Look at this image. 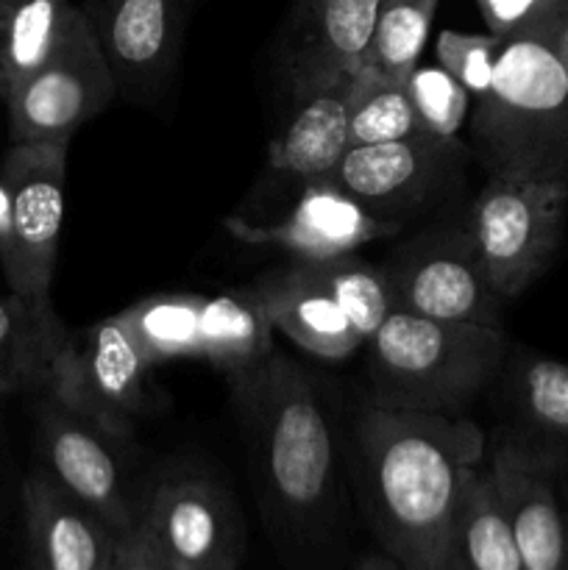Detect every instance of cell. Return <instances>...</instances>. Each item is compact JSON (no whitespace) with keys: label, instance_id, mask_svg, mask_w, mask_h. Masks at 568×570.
I'll return each mask as SVG.
<instances>
[{"label":"cell","instance_id":"cell-1","mask_svg":"<svg viewBox=\"0 0 568 570\" xmlns=\"http://www.w3.org/2000/svg\"><path fill=\"white\" fill-rule=\"evenodd\" d=\"M484 462L488 440L468 417L368 404L356 473L379 549L404 570H451L462 493Z\"/></svg>","mask_w":568,"mask_h":570},{"label":"cell","instance_id":"cell-2","mask_svg":"<svg viewBox=\"0 0 568 570\" xmlns=\"http://www.w3.org/2000/svg\"><path fill=\"white\" fill-rule=\"evenodd\" d=\"M232 387L273 532L298 549L317 543L326 538L337 504V445L321 393L282 354Z\"/></svg>","mask_w":568,"mask_h":570},{"label":"cell","instance_id":"cell-3","mask_svg":"<svg viewBox=\"0 0 568 570\" xmlns=\"http://www.w3.org/2000/svg\"><path fill=\"white\" fill-rule=\"evenodd\" d=\"M568 9L501 37L493 81L473 100L471 148L490 176L568 178Z\"/></svg>","mask_w":568,"mask_h":570},{"label":"cell","instance_id":"cell-4","mask_svg":"<svg viewBox=\"0 0 568 570\" xmlns=\"http://www.w3.org/2000/svg\"><path fill=\"white\" fill-rule=\"evenodd\" d=\"M365 348L373 406L460 415L505 365L507 334L393 309Z\"/></svg>","mask_w":568,"mask_h":570},{"label":"cell","instance_id":"cell-5","mask_svg":"<svg viewBox=\"0 0 568 570\" xmlns=\"http://www.w3.org/2000/svg\"><path fill=\"white\" fill-rule=\"evenodd\" d=\"M117 95L115 76L81 6H70L48 56L3 92L11 142H70Z\"/></svg>","mask_w":568,"mask_h":570},{"label":"cell","instance_id":"cell-6","mask_svg":"<svg viewBox=\"0 0 568 570\" xmlns=\"http://www.w3.org/2000/svg\"><path fill=\"white\" fill-rule=\"evenodd\" d=\"M568 178L490 176L468 215L477 254L501 298L523 293L560 248Z\"/></svg>","mask_w":568,"mask_h":570},{"label":"cell","instance_id":"cell-7","mask_svg":"<svg viewBox=\"0 0 568 570\" xmlns=\"http://www.w3.org/2000/svg\"><path fill=\"white\" fill-rule=\"evenodd\" d=\"M67 148L70 142H11L0 165V265L6 287L22 298H50L65 226Z\"/></svg>","mask_w":568,"mask_h":570},{"label":"cell","instance_id":"cell-8","mask_svg":"<svg viewBox=\"0 0 568 570\" xmlns=\"http://www.w3.org/2000/svg\"><path fill=\"white\" fill-rule=\"evenodd\" d=\"M150 360L111 315L78 332H67L48 390L53 401L128 440L134 421L148 406Z\"/></svg>","mask_w":568,"mask_h":570},{"label":"cell","instance_id":"cell-9","mask_svg":"<svg viewBox=\"0 0 568 570\" xmlns=\"http://www.w3.org/2000/svg\"><path fill=\"white\" fill-rule=\"evenodd\" d=\"M393 309L449 323L501 326V295L490 284L468 226L423 232L401 245L388 265Z\"/></svg>","mask_w":568,"mask_h":570},{"label":"cell","instance_id":"cell-10","mask_svg":"<svg viewBox=\"0 0 568 570\" xmlns=\"http://www.w3.org/2000/svg\"><path fill=\"white\" fill-rule=\"evenodd\" d=\"M137 527L173 570H239L245 521L221 482L200 473L161 479L139 499Z\"/></svg>","mask_w":568,"mask_h":570},{"label":"cell","instance_id":"cell-11","mask_svg":"<svg viewBox=\"0 0 568 570\" xmlns=\"http://www.w3.org/2000/svg\"><path fill=\"white\" fill-rule=\"evenodd\" d=\"M462 148L457 137L432 134L393 139L379 145H354L332 181L354 195L379 220L401 226L407 215L432 204L460 167Z\"/></svg>","mask_w":568,"mask_h":570},{"label":"cell","instance_id":"cell-12","mask_svg":"<svg viewBox=\"0 0 568 570\" xmlns=\"http://www.w3.org/2000/svg\"><path fill=\"white\" fill-rule=\"evenodd\" d=\"M117 443L123 440L48 395L39 415L42 471L117 534H128L139 521V499L128 488Z\"/></svg>","mask_w":568,"mask_h":570},{"label":"cell","instance_id":"cell-13","mask_svg":"<svg viewBox=\"0 0 568 570\" xmlns=\"http://www.w3.org/2000/svg\"><path fill=\"white\" fill-rule=\"evenodd\" d=\"M193 0H92L87 11L117 92L148 100L178 65Z\"/></svg>","mask_w":568,"mask_h":570},{"label":"cell","instance_id":"cell-14","mask_svg":"<svg viewBox=\"0 0 568 570\" xmlns=\"http://www.w3.org/2000/svg\"><path fill=\"white\" fill-rule=\"evenodd\" d=\"M226 228L248 245H273L298 262H321L356 254V248L399 232L393 223L379 220L354 195L332 178L306 181L287 215L273 223H251L228 217Z\"/></svg>","mask_w":568,"mask_h":570},{"label":"cell","instance_id":"cell-15","mask_svg":"<svg viewBox=\"0 0 568 570\" xmlns=\"http://www.w3.org/2000/svg\"><path fill=\"white\" fill-rule=\"evenodd\" d=\"M555 465V456L521 443H501L488 456L523 570H568L566 510L557 499Z\"/></svg>","mask_w":568,"mask_h":570},{"label":"cell","instance_id":"cell-16","mask_svg":"<svg viewBox=\"0 0 568 570\" xmlns=\"http://www.w3.org/2000/svg\"><path fill=\"white\" fill-rule=\"evenodd\" d=\"M351 78L354 72L293 81V100L267 150L273 170L301 178L304 184L332 178L343 156L351 150Z\"/></svg>","mask_w":568,"mask_h":570},{"label":"cell","instance_id":"cell-17","mask_svg":"<svg viewBox=\"0 0 568 570\" xmlns=\"http://www.w3.org/2000/svg\"><path fill=\"white\" fill-rule=\"evenodd\" d=\"M28 557L37 570H109L115 562L117 534L89 507L61 490L39 468L22 484Z\"/></svg>","mask_w":568,"mask_h":570},{"label":"cell","instance_id":"cell-18","mask_svg":"<svg viewBox=\"0 0 568 570\" xmlns=\"http://www.w3.org/2000/svg\"><path fill=\"white\" fill-rule=\"evenodd\" d=\"M379 0H295L287 26L293 81L356 72L376 26Z\"/></svg>","mask_w":568,"mask_h":570},{"label":"cell","instance_id":"cell-19","mask_svg":"<svg viewBox=\"0 0 568 570\" xmlns=\"http://www.w3.org/2000/svg\"><path fill=\"white\" fill-rule=\"evenodd\" d=\"M251 289L259 295L273 328L306 354L345 360L365 345L332 295L306 273L304 262L262 278Z\"/></svg>","mask_w":568,"mask_h":570},{"label":"cell","instance_id":"cell-20","mask_svg":"<svg viewBox=\"0 0 568 570\" xmlns=\"http://www.w3.org/2000/svg\"><path fill=\"white\" fill-rule=\"evenodd\" d=\"M67 340V328L48 301L0 295V399L45 393Z\"/></svg>","mask_w":568,"mask_h":570},{"label":"cell","instance_id":"cell-21","mask_svg":"<svg viewBox=\"0 0 568 570\" xmlns=\"http://www.w3.org/2000/svg\"><path fill=\"white\" fill-rule=\"evenodd\" d=\"M273 323L254 289L204 298L200 306V360H209L228 382H239L265 365L273 348Z\"/></svg>","mask_w":568,"mask_h":570},{"label":"cell","instance_id":"cell-22","mask_svg":"<svg viewBox=\"0 0 568 570\" xmlns=\"http://www.w3.org/2000/svg\"><path fill=\"white\" fill-rule=\"evenodd\" d=\"M451 570H523L510 518L488 462L468 476L457 515Z\"/></svg>","mask_w":568,"mask_h":570},{"label":"cell","instance_id":"cell-23","mask_svg":"<svg viewBox=\"0 0 568 570\" xmlns=\"http://www.w3.org/2000/svg\"><path fill=\"white\" fill-rule=\"evenodd\" d=\"M200 306L204 295L161 293L134 301L117 312L150 365L200 356Z\"/></svg>","mask_w":568,"mask_h":570},{"label":"cell","instance_id":"cell-24","mask_svg":"<svg viewBox=\"0 0 568 570\" xmlns=\"http://www.w3.org/2000/svg\"><path fill=\"white\" fill-rule=\"evenodd\" d=\"M423 134L412 109L407 78H393L362 61L349 87V137L354 145H379Z\"/></svg>","mask_w":568,"mask_h":570},{"label":"cell","instance_id":"cell-25","mask_svg":"<svg viewBox=\"0 0 568 570\" xmlns=\"http://www.w3.org/2000/svg\"><path fill=\"white\" fill-rule=\"evenodd\" d=\"M306 273L332 295L334 304L345 312L351 326L356 328L368 343L373 332L382 326L384 317L393 312L388 276L382 267H373L371 262L360 259L356 254L334 256V259L304 262Z\"/></svg>","mask_w":568,"mask_h":570},{"label":"cell","instance_id":"cell-26","mask_svg":"<svg viewBox=\"0 0 568 570\" xmlns=\"http://www.w3.org/2000/svg\"><path fill=\"white\" fill-rule=\"evenodd\" d=\"M72 0H0V83L26 76L48 56Z\"/></svg>","mask_w":568,"mask_h":570},{"label":"cell","instance_id":"cell-27","mask_svg":"<svg viewBox=\"0 0 568 570\" xmlns=\"http://www.w3.org/2000/svg\"><path fill=\"white\" fill-rule=\"evenodd\" d=\"M518 415L551 449L568 451V365L546 356H521L512 367Z\"/></svg>","mask_w":568,"mask_h":570},{"label":"cell","instance_id":"cell-28","mask_svg":"<svg viewBox=\"0 0 568 570\" xmlns=\"http://www.w3.org/2000/svg\"><path fill=\"white\" fill-rule=\"evenodd\" d=\"M440 0H379L365 61L393 78H407L421 61Z\"/></svg>","mask_w":568,"mask_h":570},{"label":"cell","instance_id":"cell-29","mask_svg":"<svg viewBox=\"0 0 568 570\" xmlns=\"http://www.w3.org/2000/svg\"><path fill=\"white\" fill-rule=\"evenodd\" d=\"M407 92H410L418 126L432 137H457L468 111H471L468 89L440 65H421L418 61L407 76Z\"/></svg>","mask_w":568,"mask_h":570},{"label":"cell","instance_id":"cell-30","mask_svg":"<svg viewBox=\"0 0 568 570\" xmlns=\"http://www.w3.org/2000/svg\"><path fill=\"white\" fill-rule=\"evenodd\" d=\"M501 37L496 33H468V31H440L434 42V56L438 65L449 76H454L462 87L468 89L473 100L488 92L496 72V59H499Z\"/></svg>","mask_w":568,"mask_h":570},{"label":"cell","instance_id":"cell-31","mask_svg":"<svg viewBox=\"0 0 568 570\" xmlns=\"http://www.w3.org/2000/svg\"><path fill=\"white\" fill-rule=\"evenodd\" d=\"M477 6L488 31L496 37H507L518 28H527L555 11L568 9L566 0H477Z\"/></svg>","mask_w":568,"mask_h":570},{"label":"cell","instance_id":"cell-32","mask_svg":"<svg viewBox=\"0 0 568 570\" xmlns=\"http://www.w3.org/2000/svg\"><path fill=\"white\" fill-rule=\"evenodd\" d=\"M109 570H173V568L161 560V554L154 549L148 534H145L139 527H134L131 532L120 538L115 562H111Z\"/></svg>","mask_w":568,"mask_h":570},{"label":"cell","instance_id":"cell-33","mask_svg":"<svg viewBox=\"0 0 568 570\" xmlns=\"http://www.w3.org/2000/svg\"><path fill=\"white\" fill-rule=\"evenodd\" d=\"M351 570H404V568H401L393 557L384 554V551L379 549V551H371V554L360 557Z\"/></svg>","mask_w":568,"mask_h":570},{"label":"cell","instance_id":"cell-34","mask_svg":"<svg viewBox=\"0 0 568 570\" xmlns=\"http://www.w3.org/2000/svg\"><path fill=\"white\" fill-rule=\"evenodd\" d=\"M560 59H562V67H566V72H568V20L562 22V31H560Z\"/></svg>","mask_w":568,"mask_h":570},{"label":"cell","instance_id":"cell-35","mask_svg":"<svg viewBox=\"0 0 568 570\" xmlns=\"http://www.w3.org/2000/svg\"><path fill=\"white\" fill-rule=\"evenodd\" d=\"M14 570H37V568H33V566H31V562H28V560H26V562H22V566H20V568H14Z\"/></svg>","mask_w":568,"mask_h":570},{"label":"cell","instance_id":"cell-36","mask_svg":"<svg viewBox=\"0 0 568 570\" xmlns=\"http://www.w3.org/2000/svg\"><path fill=\"white\" fill-rule=\"evenodd\" d=\"M0 104H3V83H0Z\"/></svg>","mask_w":568,"mask_h":570},{"label":"cell","instance_id":"cell-37","mask_svg":"<svg viewBox=\"0 0 568 570\" xmlns=\"http://www.w3.org/2000/svg\"><path fill=\"white\" fill-rule=\"evenodd\" d=\"M566 532H568V510H566Z\"/></svg>","mask_w":568,"mask_h":570},{"label":"cell","instance_id":"cell-38","mask_svg":"<svg viewBox=\"0 0 568 570\" xmlns=\"http://www.w3.org/2000/svg\"><path fill=\"white\" fill-rule=\"evenodd\" d=\"M566 3H568V0H566Z\"/></svg>","mask_w":568,"mask_h":570}]
</instances>
